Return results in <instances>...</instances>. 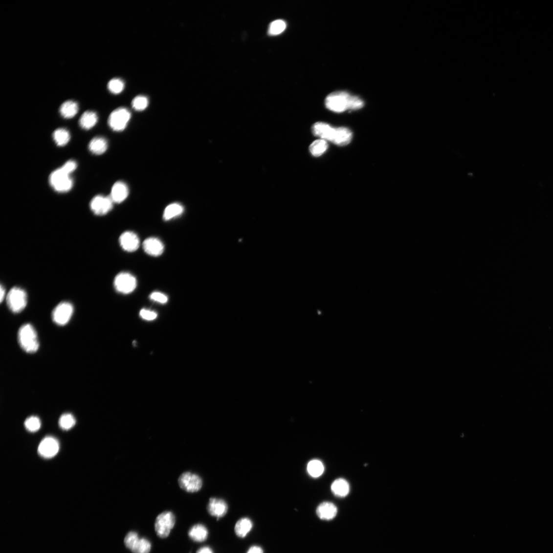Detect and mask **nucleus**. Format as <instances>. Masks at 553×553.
Segmentation results:
<instances>
[{"label":"nucleus","instance_id":"f257e3e1","mask_svg":"<svg viewBox=\"0 0 553 553\" xmlns=\"http://www.w3.org/2000/svg\"><path fill=\"white\" fill-rule=\"evenodd\" d=\"M312 132L314 135L327 140L339 146H344L349 144L352 140L353 134L351 130L345 127L334 128L327 123L318 122L312 127Z\"/></svg>","mask_w":553,"mask_h":553},{"label":"nucleus","instance_id":"f03ea898","mask_svg":"<svg viewBox=\"0 0 553 553\" xmlns=\"http://www.w3.org/2000/svg\"><path fill=\"white\" fill-rule=\"evenodd\" d=\"M328 110L336 113H341L347 110L355 111L358 105L356 96H353L345 91L334 92L329 94L325 101Z\"/></svg>","mask_w":553,"mask_h":553},{"label":"nucleus","instance_id":"7ed1b4c3","mask_svg":"<svg viewBox=\"0 0 553 553\" xmlns=\"http://www.w3.org/2000/svg\"><path fill=\"white\" fill-rule=\"evenodd\" d=\"M18 339L21 348L27 353H36L39 348L36 331L30 324H24L20 328Z\"/></svg>","mask_w":553,"mask_h":553},{"label":"nucleus","instance_id":"20e7f679","mask_svg":"<svg viewBox=\"0 0 553 553\" xmlns=\"http://www.w3.org/2000/svg\"><path fill=\"white\" fill-rule=\"evenodd\" d=\"M49 181L51 187L59 193L69 192L73 185L70 175L64 171L62 168L52 172Z\"/></svg>","mask_w":553,"mask_h":553},{"label":"nucleus","instance_id":"39448f33","mask_svg":"<svg viewBox=\"0 0 553 553\" xmlns=\"http://www.w3.org/2000/svg\"><path fill=\"white\" fill-rule=\"evenodd\" d=\"M176 522L174 514L170 511H165L160 514L155 522V530L157 536L161 538L168 537Z\"/></svg>","mask_w":553,"mask_h":553},{"label":"nucleus","instance_id":"423d86ee","mask_svg":"<svg viewBox=\"0 0 553 553\" xmlns=\"http://www.w3.org/2000/svg\"><path fill=\"white\" fill-rule=\"evenodd\" d=\"M7 304L11 311L18 313L22 311L26 307L27 297L26 292L19 288H14L10 289L6 296Z\"/></svg>","mask_w":553,"mask_h":553},{"label":"nucleus","instance_id":"0eeeda50","mask_svg":"<svg viewBox=\"0 0 553 553\" xmlns=\"http://www.w3.org/2000/svg\"><path fill=\"white\" fill-rule=\"evenodd\" d=\"M131 116V113L126 108H118L111 114L108 118V124L114 132L123 131Z\"/></svg>","mask_w":553,"mask_h":553},{"label":"nucleus","instance_id":"6e6552de","mask_svg":"<svg viewBox=\"0 0 553 553\" xmlns=\"http://www.w3.org/2000/svg\"><path fill=\"white\" fill-rule=\"evenodd\" d=\"M114 285L118 292L123 294H129L136 288L137 281L135 277L131 274L121 273L115 278Z\"/></svg>","mask_w":553,"mask_h":553},{"label":"nucleus","instance_id":"1a4fd4ad","mask_svg":"<svg viewBox=\"0 0 553 553\" xmlns=\"http://www.w3.org/2000/svg\"><path fill=\"white\" fill-rule=\"evenodd\" d=\"M73 313V307L71 303L64 302L60 303L55 309L53 310L52 318L56 324L63 326L67 324Z\"/></svg>","mask_w":553,"mask_h":553},{"label":"nucleus","instance_id":"9d476101","mask_svg":"<svg viewBox=\"0 0 553 553\" xmlns=\"http://www.w3.org/2000/svg\"><path fill=\"white\" fill-rule=\"evenodd\" d=\"M178 483L182 489L191 493L199 491L202 485L200 477L189 472L183 473L180 476Z\"/></svg>","mask_w":553,"mask_h":553},{"label":"nucleus","instance_id":"9b49d317","mask_svg":"<svg viewBox=\"0 0 553 553\" xmlns=\"http://www.w3.org/2000/svg\"><path fill=\"white\" fill-rule=\"evenodd\" d=\"M113 202L110 197L97 195L90 202V209L96 215L103 216L109 213L113 208Z\"/></svg>","mask_w":553,"mask_h":553},{"label":"nucleus","instance_id":"f8f14e48","mask_svg":"<svg viewBox=\"0 0 553 553\" xmlns=\"http://www.w3.org/2000/svg\"><path fill=\"white\" fill-rule=\"evenodd\" d=\"M59 443L57 440L51 437L43 439L39 444L38 452L41 457L50 459L58 453L59 450Z\"/></svg>","mask_w":553,"mask_h":553},{"label":"nucleus","instance_id":"ddd939ff","mask_svg":"<svg viewBox=\"0 0 553 553\" xmlns=\"http://www.w3.org/2000/svg\"><path fill=\"white\" fill-rule=\"evenodd\" d=\"M120 244L125 251L133 252L137 250L140 245L137 235L133 232H126L120 237Z\"/></svg>","mask_w":553,"mask_h":553},{"label":"nucleus","instance_id":"4468645a","mask_svg":"<svg viewBox=\"0 0 553 553\" xmlns=\"http://www.w3.org/2000/svg\"><path fill=\"white\" fill-rule=\"evenodd\" d=\"M209 513L218 519L226 514L228 507L221 499L211 498L207 507Z\"/></svg>","mask_w":553,"mask_h":553},{"label":"nucleus","instance_id":"2eb2a0df","mask_svg":"<svg viewBox=\"0 0 553 553\" xmlns=\"http://www.w3.org/2000/svg\"><path fill=\"white\" fill-rule=\"evenodd\" d=\"M143 248L147 254L154 257L159 256L164 251V244L155 237L147 238L143 243Z\"/></svg>","mask_w":553,"mask_h":553},{"label":"nucleus","instance_id":"dca6fc26","mask_svg":"<svg viewBox=\"0 0 553 553\" xmlns=\"http://www.w3.org/2000/svg\"><path fill=\"white\" fill-rule=\"evenodd\" d=\"M129 195V189L122 181L114 183L112 188L110 198L113 203H120L125 201Z\"/></svg>","mask_w":553,"mask_h":553},{"label":"nucleus","instance_id":"f3484780","mask_svg":"<svg viewBox=\"0 0 553 553\" xmlns=\"http://www.w3.org/2000/svg\"><path fill=\"white\" fill-rule=\"evenodd\" d=\"M338 509L333 504L330 502H323L320 504L316 509L317 516L322 520H330L337 515Z\"/></svg>","mask_w":553,"mask_h":553},{"label":"nucleus","instance_id":"a211bd4d","mask_svg":"<svg viewBox=\"0 0 553 553\" xmlns=\"http://www.w3.org/2000/svg\"><path fill=\"white\" fill-rule=\"evenodd\" d=\"M189 537L194 541L201 543L207 539L209 535L208 530L202 524L193 526L189 531Z\"/></svg>","mask_w":553,"mask_h":553},{"label":"nucleus","instance_id":"6ab92c4d","mask_svg":"<svg viewBox=\"0 0 553 553\" xmlns=\"http://www.w3.org/2000/svg\"><path fill=\"white\" fill-rule=\"evenodd\" d=\"M253 527L252 520L248 518L244 517L238 520L236 524L235 532L237 536L244 538L251 532Z\"/></svg>","mask_w":553,"mask_h":553},{"label":"nucleus","instance_id":"aec40b11","mask_svg":"<svg viewBox=\"0 0 553 553\" xmlns=\"http://www.w3.org/2000/svg\"><path fill=\"white\" fill-rule=\"evenodd\" d=\"M88 148L91 153L93 155H102L107 150V141L102 137H95L90 141Z\"/></svg>","mask_w":553,"mask_h":553},{"label":"nucleus","instance_id":"412c9836","mask_svg":"<svg viewBox=\"0 0 553 553\" xmlns=\"http://www.w3.org/2000/svg\"><path fill=\"white\" fill-rule=\"evenodd\" d=\"M350 485L348 482L342 479L335 480L332 485V493L337 496L344 497L350 492Z\"/></svg>","mask_w":553,"mask_h":553},{"label":"nucleus","instance_id":"4be33fe9","mask_svg":"<svg viewBox=\"0 0 553 553\" xmlns=\"http://www.w3.org/2000/svg\"><path fill=\"white\" fill-rule=\"evenodd\" d=\"M79 111L78 104L72 101H68L64 102L61 106L60 112L61 115L65 118H71L78 113Z\"/></svg>","mask_w":553,"mask_h":553},{"label":"nucleus","instance_id":"5701e85b","mask_svg":"<svg viewBox=\"0 0 553 553\" xmlns=\"http://www.w3.org/2000/svg\"><path fill=\"white\" fill-rule=\"evenodd\" d=\"M98 121V117L95 112L91 111H86L81 116L79 124L81 128L85 130L92 128Z\"/></svg>","mask_w":553,"mask_h":553},{"label":"nucleus","instance_id":"b1692460","mask_svg":"<svg viewBox=\"0 0 553 553\" xmlns=\"http://www.w3.org/2000/svg\"><path fill=\"white\" fill-rule=\"evenodd\" d=\"M184 211L183 206L178 203H173L167 206L165 209L163 218L166 221H169L180 216Z\"/></svg>","mask_w":553,"mask_h":553},{"label":"nucleus","instance_id":"393cba45","mask_svg":"<svg viewBox=\"0 0 553 553\" xmlns=\"http://www.w3.org/2000/svg\"><path fill=\"white\" fill-rule=\"evenodd\" d=\"M53 138L58 146L63 147L69 143L70 139V134L66 129L59 128L53 133Z\"/></svg>","mask_w":553,"mask_h":553},{"label":"nucleus","instance_id":"a878e982","mask_svg":"<svg viewBox=\"0 0 553 553\" xmlns=\"http://www.w3.org/2000/svg\"><path fill=\"white\" fill-rule=\"evenodd\" d=\"M328 148V145L326 141L321 139L314 141L310 145V151L313 156L318 157L323 155Z\"/></svg>","mask_w":553,"mask_h":553},{"label":"nucleus","instance_id":"bb28decb","mask_svg":"<svg viewBox=\"0 0 553 553\" xmlns=\"http://www.w3.org/2000/svg\"><path fill=\"white\" fill-rule=\"evenodd\" d=\"M309 474L314 478H318L324 472V467L322 463L317 460H312L308 465Z\"/></svg>","mask_w":553,"mask_h":553},{"label":"nucleus","instance_id":"cd10ccee","mask_svg":"<svg viewBox=\"0 0 553 553\" xmlns=\"http://www.w3.org/2000/svg\"><path fill=\"white\" fill-rule=\"evenodd\" d=\"M151 550L150 541L145 538H139L131 551L133 553H149Z\"/></svg>","mask_w":553,"mask_h":553},{"label":"nucleus","instance_id":"c85d7f7f","mask_svg":"<svg viewBox=\"0 0 553 553\" xmlns=\"http://www.w3.org/2000/svg\"><path fill=\"white\" fill-rule=\"evenodd\" d=\"M287 24L285 22L282 20H277L273 22L269 25L268 28V34L271 36H276L280 34L286 28Z\"/></svg>","mask_w":553,"mask_h":553},{"label":"nucleus","instance_id":"c756f323","mask_svg":"<svg viewBox=\"0 0 553 553\" xmlns=\"http://www.w3.org/2000/svg\"><path fill=\"white\" fill-rule=\"evenodd\" d=\"M124 82L120 79H113L108 84V88L113 94L121 93L124 89Z\"/></svg>","mask_w":553,"mask_h":553},{"label":"nucleus","instance_id":"7c9ffc66","mask_svg":"<svg viewBox=\"0 0 553 553\" xmlns=\"http://www.w3.org/2000/svg\"><path fill=\"white\" fill-rule=\"evenodd\" d=\"M75 422V420L71 414H66L62 415L60 418L59 425L62 429L67 430L74 426Z\"/></svg>","mask_w":553,"mask_h":553},{"label":"nucleus","instance_id":"2f4dec72","mask_svg":"<svg viewBox=\"0 0 553 553\" xmlns=\"http://www.w3.org/2000/svg\"><path fill=\"white\" fill-rule=\"evenodd\" d=\"M149 101L147 97L139 95L135 97L132 102V106L136 111H143L148 106Z\"/></svg>","mask_w":553,"mask_h":553},{"label":"nucleus","instance_id":"473e14b6","mask_svg":"<svg viewBox=\"0 0 553 553\" xmlns=\"http://www.w3.org/2000/svg\"><path fill=\"white\" fill-rule=\"evenodd\" d=\"M24 424L27 430L31 432L37 431L41 426L40 420L35 416L28 418L25 420Z\"/></svg>","mask_w":553,"mask_h":553},{"label":"nucleus","instance_id":"72a5a7b5","mask_svg":"<svg viewBox=\"0 0 553 553\" xmlns=\"http://www.w3.org/2000/svg\"><path fill=\"white\" fill-rule=\"evenodd\" d=\"M139 539V537L136 532H134V531L129 532L124 539V544L126 547L132 551Z\"/></svg>","mask_w":553,"mask_h":553},{"label":"nucleus","instance_id":"f704fd0d","mask_svg":"<svg viewBox=\"0 0 553 553\" xmlns=\"http://www.w3.org/2000/svg\"><path fill=\"white\" fill-rule=\"evenodd\" d=\"M150 298L151 300L162 303V304H165L168 300L167 296L164 294L156 291L153 292V293L150 295Z\"/></svg>","mask_w":553,"mask_h":553},{"label":"nucleus","instance_id":"c9c22d12","mask_svg":"<svg viewBox=\"0 0 553 553\" xmlns=\"http://www.w3.org/2000/svg\"><path fill=\"white\" fill-rule=\"evenodd\" d=\"M140 316L143 319L152 321L155 319L157 317V313L153 311L143 309L140 311Z\"/></svg>","mask_w":553,"mask_h":553},{"label":"nucleus","instance_id":"e433bc0d","mask_svg":"<svg viewBox=\"0 0 553 553\" xmlns=\"http://www.w3.org/2000/svg\"><path fill=\"white\" fill-rule=\"evenodd\" d=\"M63 170L70 175L77 168V164L74 160L67 161L62 167Z\"/></svg>","mask_w":553,"mask_h":553},{"label":"nucleus","instance_id":"4c0bfd02","mask_svg":"<svg viewBox=\"0 0 553 553\" xmlns=\"http://www.w3.org/2000/svg\"><path fill=\"white\" fill-rule=\"evenodd\" d=\"M246 553H264L263 549L257 546H254L249 548Z\"/></svg>","mask_w":553,"mask_h":553},{"label":"nucleus","instance_id":"58836bf2","mask_svg":"<svg viewBox=\"0 0 553 553\" xmlns=\"http://www.w3.org/2000/svg\"><path fill=\"white\" fill-rule=\"evenodd\" d=\"M197 553H214L212 549L209 547H203L199 549Z\"/></svg>","mask_w":553,"mask_h":553},{"label":"nucleus","instance_id":"ea45409f","mask_svg":"<svg viewBox=\"0 0 553 553\" xmlns=\"http://www.w3.org/2000/svg\"><path fill=\"white\" fill-rule=\"evenodd\" d=\"M0 295H1V296H0V300H1V302H2L4 299L6 295L5 290L2 286L1 287V292H0Z\"/></svg>","mask_w":553,"mask_h":553}]
</instances>
